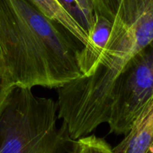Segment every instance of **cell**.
Listing matches in <instances>:
<instances>
[{"mask_svg":"<svg viewBox=\"0 0 153 153\" xmlns=\"http://www.w3.org/2000/svg\"><path fill=\"white\" fill-rule=\"evenodd\" d=\"M15 86L0 45V113Z\"/></svg>","mask_w":153,"mask_h":153,"instance_id":"9c48e42d","label":"cell"},{"mask_svg":"<svg viewBox=\"0 0 153 153\" xmlns=\"http://www.w3.org/2000/svg\"><path fill=\"white\" fill-rule=\"evenodd\" d=\"M153 42V0H122L96 70L58 88V117L72 140L107 123L117 80L128 62Z\"/></svg>","mask_w":153,"mask_h":153,"instance_id":"6da1fadb","label":"cell"},{"mask_svg":"<svg viewBox=\"0 0 153 153\" xmlns=\"http://www.w3.org/2000/svg\"><path fill=\"white\" fill-rule=\"evenodd\" d=\"M113 22L95 12V20L89 33V43L83 47L77 55V64L83 76L95 72L108 42Z\"/></svg>","mask_w":153,"mask_h":153,"instance_id":"277c9868","label":"cell"},{"mask_svg":"<svg viewBox=\"0 0 153 153\" xmlns=\"http://www.w3.org/2000/svg\"><path fill=\"white\" fill-rule=\"evenodd\" d=\"M95 12L113 22L118 11L122 0H91Z\"/></svg>","mask_w":153,"mask_h":153,"instance_id":"30bf717a","label":"cell"},{"mask_svg":"<svg viewBox=\"0 0 153 153\" xmlns=\"http://www.w3.org/2000/svg\"><path fill=\"white\" fill-rule=\"evenodd\" d=\"M59 2L89 35L95 20V10L92 1L59 0Z\"/></svg>","mask_w":153,"mask_h":153,"instance_id":"52a82bcc","label":"cell"},{"mask_svg":"<svg viewBox=\"0 0 153 153\" xmlns=\"http://www.w3.org/2000/svg\"><path fill=\"white\" fill-rule=\"evenodd\" d=\"M78 42L29 0H0V45L16 86L58 89L80 77Z\"/></svg>","mask_w":153,"mask_h":153,"instance_id":"7a4b0ae2","label":"cell"},{"mask_svg":"<svg viewBox=\"0 0 153 153\" xmlns=\"http://www.w3.org/2000/svg\"><path fill=\"white\" fill-rule=\"evenodd\" d=\"M45 17L67 29L83 47L89 43L87 32L68 12L59 0H29Z\"/></svg>","mask_w":153,"mask_h":153,"instance_id":"8992f818","label":"cell"},{"mask_svg":"<svg viewBox=\"0 0 153 153\" xmlns=\"http://www.w3.org/2000/svg\"><path fill=\"white\" fill-rule=\"evenodd\" d=\"M153 145V98L132 123L124 138L113 148L114 153H148Z\"/></svg>","mask_w":153,"mask_h":153,"instance_id":"5b68a950","label":"cell"},{"mask_svg":"<svg viewBox=\"0 0 153 153\" xmlns=\"http://www.w3.org/2000/svg\"><path fill=\"white\" fill-rule=\"evenodd\" d=\"M72 153H114V152L105 140L95 134H89L73 141Z\"/></svg>","mask_w":153,"mask_h":153,"instance_id":"ba28073f","label":"cell"},{"mask_svg":"<svg viewBox=\"0 0 153 153\" xmlns=\"http://www.w3.org/2000/svg\"><path fill=\"white\" fill-rule=\"evenodd\" d=\"M153 98V42L136 54L118 77L107 122L110 133L126 135Z\"/></svg>","mask_w":153,"mask_h":153,"instance_id":"3957f363","label":"cell"},{"mask_svg":"<svg viewBox=\"0 0 153 153\" xmlns=\"http://www.w3.org/2000/svg\"><path fill=\"white\" fill-rule=\"evenodd\" d=\"M148 153H153V145L152 146V147H151V148H150V149L149 150Z\"/></svg>","mask_w":153,"mask_h":153,"instance_id":"8fae6325","label":"cell"}]
</instances>
